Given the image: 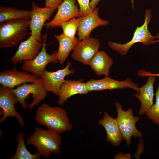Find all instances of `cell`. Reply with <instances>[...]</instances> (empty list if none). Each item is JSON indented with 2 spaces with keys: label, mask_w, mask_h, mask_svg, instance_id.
<instances>
[{
  "label": "cell",
  "mask_w": 159,
  "mask_h": 159,
  "mask_svg": "<svg viewBox=\"0 0 159 159\" xmlns=\"http://www.w3.org/2000/svg\"><path fill=\"white\" fill-rule=\"evenodd\" d=\"M35 119L41 125L60 134L72 129L66 111L60 107H52L43 103L37 109Z\"/></svg>",
  "instance_id": "obj_1"
},
{
  "label": "cell",
  "mask_w": 159,
  "mask_h": 159,
  "mask_svg": "<svg viewBox=\"0 0 159 159\" xmlns=\"http://www.w3.org/2000/svg\"><path fill=\"white\" fill-rule=\"evenodd\" d=\"M60 134L52 130L36 127L34 133L27 139L28 145L35 146L41 156L48 158L51 153L59 154L61 151Z\"/></svg>",
  "instance_id": "obj_2"
},
{
  "label": "cell",
  "mask_w": 159,
  "mask_h": 159,
  "mask_svg": "<svg viewBox=\"0 0 159 159\" xmlns=\"http://www.w3.org/2000/svg\"><path fill=\"white\" fill-rule=\"evenodd\" d=\"M29 21L18 19L0 23V48L16 46L28 34Z\"/></svg>",
  "instance_id": "obj_3"
},
{
  "label": "cell",
  "mask_w": 159,
  "mask_h": 159,
  "mask_svg": "<svg viewBox=\"0 0 159 159\" xmlns=\"http://www.w3.org/2000/svg\"><path fill=\"white\" fill-rule=\"evenodd\" d=\"M11 90L24 109L27 107L32 109L44 100L48 94L42 80L34 83L24 84Z\"/></svg>",
  "instance_id": "obj_4"
},
{
  "label": "cell",
  "mask_w": 159,
  "mask_h": 159,
  "mask_svg": "<svg viewBox=\"0 0 159 159\" xmlns=\"http://www.w3.org/2000/svg\"><path fill=\"white\" fill-rule=\"evenodd\" d=\"M145 18L143 25L138 26L135 31L133 37L130 42L125 44H121L114 42H109L108 45L112 49L116 51L122 55H126L132 46L134 44L142 42L145 46L156 42L154 40L155 37L152 36L148 29V24L150 22L151 10L147 9L145 12Z\"/></svg>",
  "instance_id": "obj_5"
},
{
  "label": "cell",
  "mask_w": 159,
  "mask_h": 159,
  "mask_svg": "<svg viewBox=\"0 0 159 159\" xmlns=\"http://www.w3.org/2000/svg\"><path fill=\"white\" fill-rule=\"evenodd\" d=\"M115 104L117 113L116 119L122 138L125 140L127 145L128 146L131 143L132 136L135 138L143 136L142 133L136 128L135 126L140 118L133 115L132 108L124 111L119 102H117Z\"/></svg>",
  "instance_id": "obj_6"
},
{
  "label": "cell",
  "mask_w": 159,
  "mask_h": 159,
  "mask_svg": "<svg viewBox=\"0 0 159 159\" xmlns=\"http://www.w3.org/2000/svg\"><path fill=\"white\" fill-rule=\"evenodd\" d=\"M47 36V33L42 35L44 44L41 51L34 59L24 61L21 67L23 71L40 77L48 64H56L59 61L57 51H54L51 54L47 52L46 47Z\"/></svg>",
  "instance_id": "obj_7"
},
{
  "label": "cell",
  "mask_w": 159,
  "mask_h": 159,
  "mask_svg": "<svg viewBox=\"0 0 159 159\" xmlns=\"http://www.w3.org/2000/svg\"><path fill=\"white\" fill-rule=\"evenodd\" d=\"M100 46L98 39L89 36L78 42L71 57L84 64L89 65L91 60L99 51Z\"/></svg>",
  "instance_id": "obj_8"
},
{
  "label": "cell",
  "mask_w": 159,
  "mask_h": 159,
  "mask_svg": "<svg viewBox=\"0 0 159 159\" xmlns=\"http://www.w3.org/2000/svg\"><path fill=\"white\" fill-rule=\"evenodd\" d=\"M56 9L46 7H40L34 2L32 3L31 15L29 28L31 35L39 42L43 41L42 30L46 21L49 19Z\"/></svg>",
  "instance_id": "obj_9"
},
{
  "label": "cell",
  "mask_w": 159,
  "mask_h": 159,
  "mask_svg": "<svg viewBox=\"0 0 159 159\" xmlns=\"http://www.w3.org/2000/svg\"><path fill=\"white\" fill-rule=\"evenodd\" d=\"M72 65L71 62L68 61L66 66L62 69L52 72L45 69L40 77L46 90L58 96L61 86L65 80V77L74 72V69H69Z\"/></svg>",
  "instance_id": "obj_10"
},
{
  "label": "cell",
  "mask_w": 159,
  "mask_h": 159,
  "mask_svg": "<svg viewBox=\"0 0 159 159\" xmlns=\"http://www.w3.org/2000/svg\"><path fill=\"white\" fill-rule=\"evenodd\" d=\"M86 83L89 92L129 88L137 91L138 94L140 92L138 84L129 78L124 81H119L105 76L104 78L100 80L90 79Z\"/></svg>",
  "instance_id": "obj_11"
},
{
  "label": "cell",
  "mask_w": 159,
  "mask_h": 159,
  "mask_svg": "<svg viewBox=\"0 0 159 159\" xmlns=\"http://www.w3.org/2000/svg\"><path fill=\"white\" fill-rule=\"evenodd\" d=\"M27 72H20L16 67L11 69H6L0 73L1 85L12 89L24 84L34 83L41 80L40 77Z\"/></svg>",
  "instance_id": "obj_12"
},
{
  "label": "cell",
  "mask_w": 159,
  "mask_h": 159,
  "mask_svg": "<svg viewBox=\"0 0 159 159\" xmlns=\"http://www.w3.org/2000/svg\"><path fill=\"white\" fill-rule=\"evenodd\" d=\"M57 9L53 18L45 24L44 26L46 28L61 26L63 23L72 18L83 16L75 0H64Z\"/></svg>",
  "instance_id": "obj_13"
},
{
  "label": "cell",
  "mask_w": 159,
  "mask_h": 159,
  "mask_svg": "<svg viewBox=\"0 0 159 159\" xmlns=\"http://www.w3.org/2000/svg\"><path fill=\"white\" fill-rule=\"evenodd\" d=\"M17 102V98L11 89L0 85V107L2 115L0 119V123L4 122L8 117H13L16 118L21 126H24V120L15 107Z\"/></svg>",
  "instance_id": "obj_14"
},
{
  "label": "cell",
  "mask_w": 159,
  "mask_h": 159,
  "mask_svg": "<svg viewBox=\"0 0 159 159\" xmlns=\"http://www.w3.org/2000/svg\"><path fill=\"white\" fill-rule=\"evenodd\" d=\"M138 74L141 77L148 76L146 84L139 88V94H135L134 95L141 102L138 114L142 115L144 114L153 104V99L154 95L153 85L156 76L152 75L151 73L145 71L144 70L138 71Z\"/></svg>",
  "instance_id": "obj_15"
},
{
  "label": "cell",
  "mask_w": 159,
  "mask_h": 159,
  "mask_svg": "<svg viewBox=\"0 0 159 159\" xmlns=\"http://www.w3.org/2000/svg\"><path fill=\"white\" fill-rule=\"evenodd\" d=\"M43 44V42L39 41L31 35L20 43L11 60L16 64L19 62L32 59L38 55Z\"/></svg>",
  "instance_id": "obj_16"
},
{
  "label": "cell",
  "mask_w": 159,
  "mask_h": 159,
  "mask_svg": "<svg viewBox=\"0 0 159 159\" xmlns=\"http://www.w3.org/2000/svg\"><path fill=\"white\" fill-rule=\"evenodd\" d=\"M99 9L96 8L87 15L83 16L80 21L78 30L79 41L90 36L92 31L100 26H105L108 24V21L100 18L98 12Z\"/></svg>",
  "instance_id": "obj_17"
},
{
  "label": "cell",
  "mask_w": 159,
  "mask_h": 159,
  "mask_svg": "<svg viewBox=\"0 0 159 159\" xmlns=\"http://www.w3.org/2000/svg\"><path fill=\"white\" fill-rule=\"evenodd\" d=\"M89 92L86 83L83 82V80H66L61 86L57 103L62 105L72 96L78 94H86Z\"/></svg>",
  "instance_id": "obj_18"
},
{
  "label": "cell",
  "mask_w": 159,
  "mask_h": 159,
  "mask_svg": "<svg viewBox=\"0 0 159 159\" xmlns=\"http://www.w3.org/2000/svg\"><path fill=\"white\" fill-rule=\"evenodd\" d=\"M100 125L105 129L106 140L114 146H119L123 140L117 120L105 112L103 118L98 121Z\"/></svg>",
  "instance_id": "obj_19"
},
{
  "label": "cell",
  "mask_w": 159,
  "mask_h": 159,
  "mask_svg": "<svg viewBox=\"0 0 159 159\" xmlns=\"http://www.w3.org/2000/svg\"><path fill=\"white\" fill-rule=\"evenodd\" d=\"M113 61L104 51H98L91 60L89 64L92 69L97 75H109V70Z\"/></svg>",
  "instance_id": "obj_20"
},
{
  "label": "cell",
  "mask_w": 159,
  "mask_h": 159,
  "mask_svg": "<svg viewBox=\"0 0 159 159\" xmlns=\"http://www.w3.org/2000/svg\"><path fill=\"white\" fill-rule=\"evenodd\" d=\"M54 37L58 41L59 47L57 52L59 61L60 64H63L69 54L73 50L79 42L78 38H69L63 33L59 35H54Z\"/></svg>",
  "instance_id": "obj_21"
},
{
  "label": "cell",
  "mask_w": 159,
  "mask_h": 159,
  "mask_svg": "<svg viewBox=\"0 0 159 159\" xmlns=\"http://www.w3.org/2000/svg\"><path fill=\"white\" fill-rule=\"evenodd\" d=\"M31 10H22L9 7H0V23L8 21L23 19L29 21Z\"/></svg>",
  "instance_id": "obj_22"
},
{
  "label": "cell",
  "mask_w": 159,
  "mask_h": 159,
  "mask_svg": "<svg viewBox=\"0 0 159 159\" xmlns=\"http://www.w3.org/2000/svg\"><path fill=\"white\" fill-rule=\"evenodd\" d=\"M24 134L21 132L16 136L17 147L16 152L13 156L10 157L11 159H39L41 156L37 152L32 154L27 149L24 139Z\"/></svg>",
  "instance_id": "obj_23"
},
{
  "label": "cell",
  "mask_w": 159,
  "mask_h": 159,
  "mask_svg": "<svg viewBox=\"0 0 159 159\" xmlns=\"http://www.w3.org/2000/svg\"><path fill=\"white\" fill-rule=\"evenodd\" d=\"M83 16L72 18L63 23L61 26L63 31L62 33L69 38L75 37Z\"/></svg>",
  "instance_id": "obj_24"
},
{
  "label": "cell",
  "mask_w": 159,
  "mask_h": 159,
  "mask_svg": "<svg viewBox=\"0 0 159 159\" xmlns=\"http://www.w3.org/2000/svg\"><path fill=\"white\" fill-rule=\"evenodd\" d=\"M156 102L144 114L149 119L159 126V87L156 94Z\"/></svg>",
  "instance_id": "obj_25"
},
{
  "label": "cell",
  "mask_w": 159,
  "mask_h": 159,
  "mask_svg": "<svg viewBox=\"0 0 159 159\" xmlns=\"http://www.w3.org/2000/svg\"><path fill=\"white\" fill-rule=\"evenodd\" d=\"M80 6V12L83 16H85L91 13L93 10L90 5V0H76Z\"/></svg>",
  "instance_id": "obj_26"
},
{
  "label": "cell",
  "mask_w": 159,
  "mask_h": 159,
  "mask_svg": "<svg viewBox=\"0 0 159 159\" xmlns=\"http://www.w3.org/2000/svg\"><path fill=\"white\" fill-rule=\"evenodd\" d=\"M64 0H45L46 7L56 9L63 2Z\"/></svg>",
  "instance_id": "obj_27"
},
{
  "label": "cell",
  "mask_w": 159,
  "mask_h": 159,
  "mask_svg": "<svg viewBox=\"0 0 159 159\" xmlns=\"http://www.w3.org/2000/svg\"><path fill=\"white\" fill-rule=\"evenodd\" d=\"M115 159H131V155L129 153L123 154L122 153H117L115 156Z\"/></svg>",
  "instance_id": "obj_28"
},
{
  "label": "cell",
  "mask_w": 159,
  "mask_h": 159,
  "mask_svg": "<svg viewBox=\"0 0 159 159\" xmlns=\"http://www.w3.org/2000/svg\"><path fill=\"white\" fill-rule=\"evenodd\" d=\"M101 0H91L90 2V5L92 10L96 8V6L99 2Z\"/></svg>",
  "instance_id": "obj_29"
},
{
  "label": "cell",
  "mask_w": 159,
  "mask_h": 159,
  "mask_svg": "<svg viewBox=\"0 0 159 159\" xmlns=\"http://www.w3.org/2000/svg\"><path fill=\"white\" fill-rule=\"evenodd\" d=\"M131 6L132 9H134V0H131Z\"/></svg>",
  "instance_id": "obj_30"
},
{
  "label": "cell",
  "mask_w": 159,
  "mask_h": 159,
  "mask_svg": "<svg viewBox=\"0 0 159 159\" xmlns=\"http://www.w3.org/2000/svg\"><path fill=\"white\" fill-rule=\"evenodd\" d=\"M155 38H158L159 39V34H157V35L156 36H155ZM158 41H159V40Z\"/></svg>",
  "instance_id": "obj_31"
},
{
  "label": "cell",
  "mask_w": 159,
  "mask_h": 159,
  "mask_svg": "<svg viewBox=\"0 0 159 159\" xmlns=\"http://www.w3.org/2000/svg\"><path fill=\"white\" fill-rule=\"evenodd\" d=\"M151 74L155 76H159V74H152L151 73Z\"/></svg>",
  "instance_id": "obj_32"
}]
</instances>
